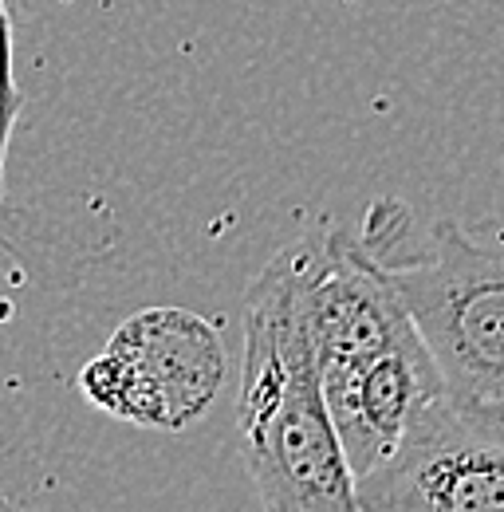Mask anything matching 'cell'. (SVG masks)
Here are the masks:
<instances>
[{"label": "cell", "instance_id": "8992f818", "mask_svg": "<svg viewBox=\"0 0 504 512\" xmlns=\"http://www.w3.org/2000/svg\"><path fill=\"white\" fill-rule=\"evenodd\" d=\"M359 505L363 512H504V442L473 434L445 402L359 481Z\"/></svg>", "mask_w": 504, "mask_h": 512}, {"label": "cell", "instance_id": "ba28073f", "mask_svg": "<svg viewBox=\"0 0 504 512\" xmlns=\"http://www.w3.org/2000/svg\"><path fill=\"white\" fill-rule=\"evenodd\" d=\"M12 316V304H8V296H4V288H0V323Z\"/></svg>", "mask_w": 504, "mask_h": 512}, {"label": "cell", "instance_id": "277c9868", "mask_svg": "<svg viewBox=\"0 0 504 512\" xmlns=\"http://www.w3.org/2000/svg\"><path fill=\"white\" fill-rule=\"evenodd\" d=\"M296 253L304 320L323 379L375 359L418 331L386 264L359 233L331 229L312 241H296Z\"/></svg>", "mask_w": 504, "mask_h": 512}, {"label": "cell", "instance_id": "9c48e42d", "mask_svg": "<svg viewBox=\"0 0 504 512\" xmlns=\"http://www.w3.org/2000/svg\"><path fill=\"white\" fill-rule=\"evenodd\" d=\"M4 213H8V209H4V205H0V221H4Z\"/></svg>", "mask_w": 504, "mask_h": 512}, {"label": "cell", "instance_id": "5b68a950", "mask_svg": "<svg viewBox=\"0 0 504 512\" xmlns=\"http://www.w3.org/2000/svg\"><path fill=\"white\" fill-rule=\"evenodd\" d=\"M323 394L359 481L382 469L449 402L445 379L418 331L367 363L327 375Z\"/></svg>", "mask_w": 504, "mask_h": 512}, {"label": "cell", "instance_id": "3957f363", "mask_svg": "<svg viewBox=\"0 0 504 512\" xmlns=\"http://www.w3.org/2000/svg\"><path fill=\"white\" fill-rule=\"evenodd\" d=\"M229 355L217 327L189 308H146L79 371V390L103 414L182 434L217 402Z\"/></svg>", "mask_w": 504, "mask_h": 512}, {"label": "cell", "instance_id": "30bf717a", "mask_svg": "<svg viewBox=\"0 0 504 512\" xmlns=\"http://www.w3.org/2000/svg\"><path fill=\"white\" fill-rule=\"evenodd\" d=\"M0 83H4V79H0Z\"/></svg>", "mask_w": 504, "mask_h": 512}, {"label": "cell", "instance_id": "6da1fadb", "mask_svg": "<svg viewBox=\"0 0 504 512\" xmlns=\"http://www.w3.org/2000/svg\"><path fill=\"white\" fill-rule=\"evenodd\" d=\"M237 446L264 512H363L304 320L296 245L272 256L245 296Z\"/></svg>", "mask_w": 504, "mask_h": 512}, {"label": "cell", "instance_id": "52a82bcc", "mask_svg": "<svg viewBox=\"0 0 504 512\" xmlns=\"http://www.w3.org/2000/svg\"><path fill=\"white\" fill-rule=\"evenodd\" d=\"M0 205H4V158H8V138L20 119L24 95L16 83V0H0Z\"/></svg>", "mask_w": 504, "mask_h": 512}, {"label": "cell", "instance_id": "7a4b0ae2", "mask_svg": "<svg viewBox=\"0 0 504 512\" xmlns=\"http://www.w3.org/2000/svg\"><path fill=\"white\" fill-rule=\"evenodd\" d=\"M367 249L410 308L457 418L473 434L504 442V233L489 241L457 221H438L414 253L378 241Z\"/></svg>", "mask_w": 504, "mask_h": 512}]
</instances>
